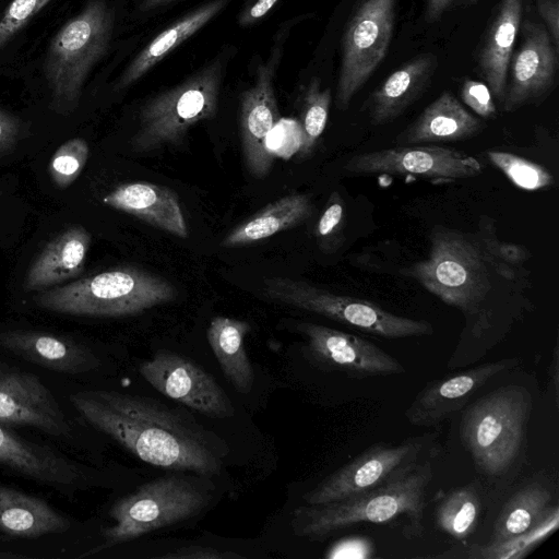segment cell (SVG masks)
Here are the masks:
<instances>
[{"mask_svg": "<svg viewBox=\"0 0 559 559\" xmlns=\"http://www.w3.org/2000/svg\"><path fill=\"white\" fill-rule=\"evenodd\" d=\"M428 255L401 270L427 292L457 309L464 328L448 367L477 361L533 309L531 273L497 258L477 228L464 231L436 225Z\"/></svg>", "mask_w": 559, "mask_h": 559, "instance_id": "6da1fadb", "label": "cell"}, {"mask_svg": "<svg viewBox=\"0 0 559 559\" xmlns=\"http://www.w3.org/2000/svg\"><path fill=\"white\" fill-rule=\"evenodd\" d=\"M70 401L87 423L145 463L204 476L222 467V445L181 409L110 390L80 391Z\"/></svg>", "mask_w": 559, "mask_h": 559, "instance_id": "7a4b0ae2", "label": "cell"}, {"mask_svg": "<svg viewBox=\"0 0 559 559\" xmlns=\"http://www.w3.org/2000/svg\"><path fill=\"white\" fill-rule=\"evenodd\" d=\"M432 476V463L427 457L404 478L390 485L336 501L299 507L293 513L294 532L310 539H322L360 523L385 524L405 516L411 534H419Z\"/></svg>", "mask_w": 559, "mask_h": 559, "instance_id": "3957f363", "label": "cell"}, {"mask_svg": "<svg viewBox=\"0 0 559 559\" xmlns=\"http://www.w3.org/2000/svg\"><path fill=\"white\" fill-rule=\"evenodd\" d=\"M532 395L522 385H503L471 404L460 421V438L478 473L501 477L524 451Z\"/></svg>", "mask_w": 559, "mask_h": 559, "instance_id": "277c9868", "label": "cell"}, {"mask_svg": "<svg viewBox=\"0 0 559 559\" xmlns=\"http://www.w3.org/2000/svg\"><path fill=\"white\" fill-rule=\"evenodd\" d=\"M174 285L156 274L121 266L40 293L35 301L47 310L90 317H124L176 298Z\"/></svg>", "mask_w": 559, "mask_h": 559, "instance_id": "5b68a950", "label": "cell"}, {"mask_svg": "<svg viewBox=\"0 0 559 559\" xmlns=\"http://www.w3.org/2000/svg\"><path fill=\"white\" fill-rule=\"evenodd\" d=\"M114 27L110 9L103 0H92L55 35L48 48L45 74L55 106L71 110L83 84L106 52Z\"/></svg>", "mask_w": 559, "mask_h": 559, "instance_id": "8992f818", "label": "cell"}, {"mask_svg": "<svg viewBox=\"0 0 559 559\" xmlns=\"http://www.w3.org/2000/svg\"><path fill=\"white\" fill-rule=\"evenodd\" d=\"M222 74V62H212L146 102L140 110L139 129L130 142L132 151L145 154L178 144L191 127L213 118Z\"/></svg>", "mask_w": 559, "mask_h": 559, "instance_id": "52a82bcc", "label": "cell"}, {"mask_svg": "<svg viewBox=\"0 0 559 559\" xmlns=\"http://www.w3.org/2000/svg\"><path fill=\"white\" fill-rule=\"evenodd\" d=\"M263 294L274 302L319 314L382 338L419 337L433 333L428 321L397 316L369 300L338 295L302 281L269 277L263 281Z\"/></svg>", "mask_w": 559, "mask_h": 559, "instance_id": "ba28073f", "label": "cell"}, {"mask_svg": "<svg viewBox=\"0 0 559 559\" xmlns=\"http://www.w3.org/2000/svg\"><path fill=\"white\" fill-rule=\"evenodd\" d=\"M210 500L204 489L185 477L167 476L145 483L111 507L109 515L115 523L104 530V544L82 557L188 520Z\"/></svg>", "mask_w": 559, "mask_h": 559, "instance_id": "9c48e42d", "label": "cell"}, {"mask_svg": "<svg viewBox=\"0 0 559 559\" xmlns=\"http://www.w3.org/2000/svg\"><path fill=\"white\" fill-rule=\"evenodd\" d=\"M433 436L424 433L399 444L374 443L309 490L307 504H322L395 483L428 457Z\"/></svg>", "mask_w": 559, "mask_h": 559, "instance_id": "30bf717a", "label": "cell"}, {"mask_svg": "<svg viewBox=\"0 0 559 559\" xmlns=\"http://www.w3.org/2000/svg\"><path fill=\"white\" fill-rule=\"evenodd\" d=\"M396 0H362L349 20L343 41L336 106L346 110L355 94L384 59L394 28Z\"/></svg>", "mask_w": 559, "mask_h": 559, "instance_id": "8fae6325", "label": "cell"}, {"mask_svg": "<svg viewBox=\"0 0 559 559\" xmlns=\"http://www.w3.org/2000/svg\"><path fill=\"white\" fill-rule=\"evenodd\" d=\"M484 165L466 152L436 144L399 145L359 153L343 166L350 176L413 175L432 181H454L480 175Z\"/></svg>", "mask_w": 559, "mask_h": 559, "instance_id": "7c38bea8", "label": "cell"}, {"mask_svg": "<svg viewBox=\"0 0 559 559\" xmlns=\"http://www.w3.org/2000/svg\"><path fill=\"white\" fill-rule=\"evenodd\" d=\"M296 330L305 337L306 356L322 370L354 379L405 373L396 358L364 337L313 322H298Z\"/></svg>", "mask_w": 559, "mask_h": 559, "instance_id": "4fadbf2b", "label": "cell"}, {"mask_svg": "<svg viewBox=\"0 0 559 559\" xmlns=\"http://www.w3.org/2000/svg\"><path fill=\"white\" fill-rule=\"evenodd\" d=\"M139 369L155 390L189 408L213 418L234 415V406L217 381L185 356L158 352Z\"/></svg>", "mask_w": 559, "mask_h": 559, "instance_id": "5bb4252c", "label": "cell"}, {"mask_svg": "<svg viewBox=\"0 0 559 559\" xmlns=\"http://www.w3.org/2000/svg\"><path fill=\"white\" fill-rule=\"evenodd\" d=\"M521 27V43L510 60V78L501 104L504 112L540 104L557 84L558 50L546 27L532 21Z\"/></svg>", "mask_w": 559, "mask_h": 559, "instance_id": "9a60e30c", "label": "cell"}, {"mask_svg": "<svg viewBox=\"0 0 559 559\" xmlns=\"http://www.w3.org/2000/svg\"><path fill=\"white\" fill-rule=\"evenodd\" d=\"M282 50L275 48L262 63L254 84L240 96L239 133L247 170L257 178L265 177L274 157L266 148V138L281 119L274 90V74Z\"/></svg>", "mask_w": 559, "mask_h": 559, "instance_id": "2e32d148", "label": "cell"}, {"mask_svg": "<svg viewBox=\"0 0 559 559\" xmlns=\"http://www.w3.org/2000/svg\"><path fill=\"white\" fill-rule=\"evenodd\" d=\"M0 424L29 426L57 438L72 427L52 392L33 373L0 366Z\"/></svg>", "mask_w": 559, "mask_h": 559, "instance_id": "e0dca14e", "label": "cell"}, {"mask_svg": "<svg viewBox=\"0 0 559 559\" xmlns=\"http://www.w3.org/2000/svg\"><path fill=\"white\" fill-rule=\"evenodd\" d=\"M518 364V358H503L430 381L417 393L404 415L414 426H437L461 411L490 379Z\"/></svg>", "mask_w": 559, "mask_h": 559, "instance_id": "ac0fdd59", "label": "cell"}, {"mask_svg": "<svg viewBox=\"0 0 559 559\" xmlns=\"http://www.w3.org/2000/svg\"><path fill=\"white\" fill-rule=\"evenodd\" d=\"M0 464L57 489H76L86 471L50 448L27 441L0 424Z\"/></svg>", "mask_w": 559, "mask_h": 559, "instance_id": "d6986e66", "label": "cell"}, {"mask_svg": "<svg viewBox=\"0 0 559 559\" xmlns=\"http://www.w3.org/2000/svg\"><path fill=\"white\" fill-rule=\"evenodd\" d=\"M0 347L43 368L68 374L88 372L99 365L84 345L66 336L29 330L0 333Z\"/></svg>", "mask_w": 559, "mask_h": 559, "instance_id": "ffe728a7", "label": "cell"}, {"mask_svg": "<svg viewBox=\"0 0 559 559\" xmlns=\"http://www.w3.org/2000/svg\"><path fill=\"white\" fill-rule=\"evenodd\" d=\"M102 202L176 237L189 236L179 198L165 186L142 181L123 183L104 195Z\"/></svg>", "mask_w": 559, "mask_h": 559, "instance_id": "44dd1931", "label": "cell"}, {"mask_svg": "<svg viewBox=\"0 0 559 559\" xmlns=\"http://www.w3.org/2000/svg\"><path fill=\"white\" fill-rule=\"evenodd\" d=\"M486 123L450 92H443L395 139L399 145L437 144L471 139Z\"/></svg>", "mask_w": 559, "mask_h": 559, "instance_id": "7402d4cb", "label": "cell"}, {"mask_svg": "<svg viewBox=\"0 0 559 559\" xmlns=\"http://www.w3.org/2000/svg\"><path fill=\"white\" fill-rule=\"evenodd\" d=\"M523 0H501L477 53V69L492 98L501 105L515 39L521 26Z\"/></svg>", "mask_w": 559, "mask_h": 559, "instance_id": "603a6c76", "label": "cell"}, {"mask_svg": "<svg viewBox=\"0 0 559 559\" xmlns=\"http://www.w3.org/2000/svg\"><path fill=\"white\" fill-rule=\"evenodd\" d=\"M436 67L433 55H421L391 73L365 104L370 123L386 124L404 114L428 87Z\"/></svg>", "mask_w": 559, "mask_h": 559, "instance_id": "cb8c5ba5", "label": "cell"}, {"mask_svg": "<svg viewBox=\"0 0 559 559\" xmlns=\"http://www.w3.org/2000/svg\"><path fill=\"white\" fill-rule=\"evenodd\" d=\"M91 235L82 226L68 228L49 241L31 265L25 289L41 290L79 276L85 264Z\"/></svg>", "mask_w": 559, "mask_h": 559, "instance_id": "d4e9b609", "label": "cell"}, {"mask_svg": "<svg viewBox=\"0 0 559 559\" xmlns=\"http://www.w3.org/2000/svg\"><path fill=\"white\" fill-rule=\"evenodd\" d=\"M70 521L45 500L0 485V531L14 537L35 538L63 533Z\"/></svg>", "mask_w": 559, "mask_h": 559, "instance_id": "484cf974", "label": "cell"}, {"mask_svg": "<svg viewBox=\"0 0 559 559\" xmlns=\"http://www.w3.org/2000/svg\"><path fill=\"white\" fill-rule=\"evenodd\" d=\"M311 197L290 193L267 204L233 228L222 240L224 248L251 245L302 224L313 213Z\"/></svg>", "mask_w": 559, "mask_h": 559, "instance_id": "4316f807", "label": "cell"}, {"mask_svg": "<svg viewBox=\"0 0 559 559\" xmlns=\"http://www.w3.org/2000/svg\"><path fill=\"white\" fill-rule=\"evenodd\" d=\"M229 0H212L191 11L154 37L130 62L119 79L118 88L139 81L180 44L194 35L228 4Z\"/></svg>", "mask_w": 559, "mask_h": 559, "instance_id": "83f0119b", "label": "cell"}, {"mask_svg": "<svg viewBox=\"0 0 559 559\" xmlns=\"http://www.w3.org/2000/svg\"><path fill=\"white\" fill-rule=\"evenodd\" d=\"M250 330L246 321L217 316L211 320L206 332L223 373L243 394L251 391L254 380L253 368L243 345Z\"/></svg>", "mask_w": 559, "mask_h": 559, "instance_id": "f1b7e54d", "label": "cell"}, {"mask_svg": "<svg viewBox=\"0 0 559 559\" xmlns=\"http://www.w3.org/2000/svg\"><path fill=\"white\" fill-rule=\"evenodd\" d=\"M552 500V492L547 486L540 483L525 485L499 512L491 542L508 539L534 526L556 504Z\"/></svg>", "mask_w": 559, "mask_h": 559, "instance_id": "f546056e", "label": "cell"}, {"mask_svg": "<svg viewBox=\"0 0 559 559\" xmlns=\"http://www.w3.org/2000/svg\"><path fill=\"white\" fill-rule=\"evenodd\" d=\"M481 513L477 488L469 484L455 488L439 502L435 512L437 526L454 539L467 538L476 528Z\"/></svg>", "mask_w": 559, "mask_h": 559, "instance_id": "4dcf8cb0", "label": "cell"}, {"mask_svg": "<svg viewBox=\"0 0 559 559\" xmlns=\"http://www.w3.org/2000/svg\"><path fill=\"white\" fill-rule=\"evenodd\" d=\"M559 525V508L555 504L547 514L527 531L508 539L490 542L487 545H473L467 558L473 559H521L526 557Z\"/></svg>", "mask_w": 559, "mask_h": 559, "instance_id": "1f68e13d", "label": "cell"}, {"mask_svg": "<svg viewBox=\"0 0 559 559\" xmlns=\"http://www.w3.org/2000/svg\"><path fill=\"white\" fill-rule=\"evenodd\" d=\"M331 99V90L322 88L317 78H313L304 91L298 121L300 145L297 154L299 158L309 157L316 150L328 122Z\"/></svg>", "mask_w": 559, "mask_h": 559, "instance_id": "d6a6232c", "label": "cell"}, {"mask_svg": "<svg viewBox=\"0 0 559 559\" xmlns=\"http://www.w3.org/2000/svg\"><path fill=\"white\" fill-rule=\"evenodd\" d=\"M490 163L518 188L535 191L555 185V177L543 166L509 152L488 151Z\"/></svg>", "mask_w": 559, "mask_h": 559, "instance_id": "836d02e7", "label": "cell"}, {"mask_svg": "<svg viewBox=\"0 0 559 559\" xmlns=\"http://www.w3.org/2000/svg\"><path fill=\"white\" fill-rule=\"evenodd\" d=\"M88 154V144L81 138L71 139L60 145L49 164L53 182L61 189L72 185L86 165Z\"/></svg>", "mask_w": 559, "mask_h": 559, "instance_id": "e575fe53", "label": "cell"}, {"mask_svg": "<svg viewBox=\"0 0 559 559\" xmlns=\"http://www.w3.org/2000/svg\"><path fill=\"white\" fill-rule=\"evenodd\" d=\"M345 227V203L338 191H333L318 219L314 236L324 253H334L343 245Z\"/></svg>", "mask_w": 559, "mask_h": 559, "instance_id": "d590c367", "label": "cell"}, {"mask_svg": "<svg viewBox=\"0 0 559 559\" xmlns=\"http://www.w3.org/2000/svg\"><path fill=\"white\" fill-rule=\"evenodd\" d=\"M51 0H13L0 19V48Z\"/></svg>", "mask_w": 559, "mask_h": 559, "instance_id": "8d00e7d4", "label": "cell"}, {"mask_svg": "<svg viewBox=\"0 0 559 559\" xmlns=\"http://www.w3.org/2000/svg\"><path fill=\"white\" fill-rule=\"evenodd\" d=\"M477 228L488 249L500 260L514 265H524L528 261L531 254L525 247L498 238L496 222L491 217L481 215Z\"/></svg>", "mask_w": 559, "mask_h": 559, "instance_id": "74e56055", "label": "cell"}, {"mask_svg": "<svg viewBox=\"0 0 559 559\" xmlns=\"http://www.w3.org/2000/svg\"><path fill=\"white\" fill-rule=\"evenodd\" d=\"M461 98L479 118L492 119L497 115L492 95L483 82L466 79L461 86Z\"/></svg>", "mask_w": 559, "mask_h": 559, "instance_id": "f35d334b", "label": "cell"}, {"mask_svg": "<svg viewBox=\"0 0 559 559\" xmlns=\"http://www.w3.org/2000/svg\"><path fill=\"white\" fill-rule=\"evenodd\" d=\"M298 129V121L292 119H280L266 138V148L270 154L273 157L276 155L283 158H288L295 154L296 150L293 148L290 143L294 139L300 140V136L292 138V134Z\"/></svg>", "mask_w": 559, "mask_h": 559, "instance_id": "ab89813d", "label": "cell"}, {"mask_svg": "<svg viewBox=\"0 0 559 559\" xmlns=\"http://www.w3.org/2000/svg\"><path fill=\"white\" fill-rule=\"evenodd\" d=\"M157 558L162 559H236V558H245L243 556L230 552V551H221L215 548L204 547V546H186L175 551L167 552L165 555L157 556Z\"/></svg>", "mask_w": 559, "mask_h": 559, "instance_id": "60d3db41", "label": "cell"}, {"mask_svg": "<svg viewBox=\"0 0 559 559\" xmlns=\"http://www.w3.org/2000/svg\"><path fill=\"white\" fill-rule=\"evenodd\" d=\"M546 29L555 48L559 51V0H535Z\"/></svg>", "mask_w": 559, "mask_h": 559, "instance_id": "b9f144b4", "label": "cell"}, {"mask_svg": "<svg viewBox=\"0 0 559 559\" xmlns=\"http://www.w3.org/2000/svg\"><path fill=\"white\" fill-rule=\"evenodd\" d=\"M20 120L0 107V155L9 152L21 134Z\"/></svg>", "mask_w": 559, "mask_h": 559, "instance_id": "7bdbcfd3", "label": "cell"}, {"mask_svg": "<svg viewBox=\"0 0 559 559\" xmlns=\"http://www.w3.org/2000/svg\"><path fill=\"white\" fill-rule=\"evenodd\" d=\"M372 551L371 545L367 539L354 537L344 539L335 545L330 557L368 558Z\"/></svg>", "mask_w": 559, "mask_h": 559, "instance_id": "ee69618b", "label": "cell"}, {"mask_svg": "<svg viewBox=\"0 0 559 559\" xmlns=\"http://www.w3.org/2000/svg\"><path fill=\"white\" fill-rule=\"evenodd\" d=\"M278 1L280 0H254L239 15V24L241 26H248L255 23L266 15Z\"/></svg>", "mask_w": 559, "mask_h": 559, "instance_id": "f6af8a7d", "label": "cell"}, {"mask_svg": "<svg viewBox=\"0 0 559 559\" xmlns=\"http://www.w3.org/2000/svg\"><path fill=\"white\" fill-rule=\"evenodd\" d=\"M558 343H556L552 350V358L549 365V386L554 396L555 404L558 406L559 400V355Z\"/></svg>", "mask_w": 559, "mask_h": 559, "instance_id": "bcb514c9", "label": "cell"}, {"mask_svg": "<svg viewBox=\"0 0 559 559\" xmlns=\"http://www.w3.org/2000/svg\"><path fill=\"white\" fill-rule=\"evenodd\" d=\"M454 1L455 0H428L425 11L426 21L432 23L439 20Z\"/></svg>", "mask_w": 559, "mask_h": 559, "instance_id": "7dc6e473", "label": "cell"}, {"mask_svg": "<svg viewBox=\"0 0 559 559\" xmlns=\"http://www.w3.org/2000/svg\"><path fill=\"white\" fill-rule=\"evenodd\" d=\"M174 1L176 0H142L140 3V10L144 12L155 10Z\"/></svg>", "mask_w": 559, "mask_h": 559, "instance_id": "c3c4849f", "label": "cell"}, {"mask_svg": "<svg viewBox=\"0 0 559 559\" xmlns=\"http://www.w3.org/2000/svg\"><path fill=\"white\" fill-rule=\"evenodd\" d=\"M479 0H465L466 4H475Z\"/></svg>", "mask_w": 559, "mask_h": 559, "instance_id": "681fc988", "label": "cell"}]
</instances>
